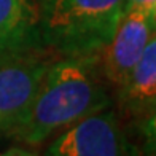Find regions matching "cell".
Returning <instances> with one entry per match:
<instances>
[{
  "label": "cell",
  "instance_id": "4",
  "mask_svg": "<svg viewBox=\"0 0 156 156\" xmlns=\"http://www.w3.org/2000/svg\"><path fill=\"white\" fill-rule=\"evenodd\" d=\"M45 156H129V147L115 113L105 108L59 132Z\"/></svg>",
  "mask_w": 156,
  "mask_h": 156
},
{
  "label": "cell",
  "instance_id": "5",
  "mask_svg": "<svg viewBox=\"0 0 156 156\" xmlns=\"http://www.w3.org/2000/svg\"><path fill=\"white\" fill-rule=\"evenodd\" d=\"M154 30L156 24L150 15L140 10H124L113 37L99 53L105 81L118 89L123 86Z\"/></svg>",
  "mask_w": 156,
  "mask_h": 156
},
{
  "label": "cell",
  "instance_id": "6",
  "mask_svg": "<svg viewBox=\"0 0 156 156\" xmlns=\"http://www.w3.org/2000/svg\"><path fill=\"white\" fill-rule=\"evenodd\" d=\"M38 23L40 0H0V53L45 48Z\"/></svg>",
  "mask_w": 156,
  "mask_h": 156
},
{
  "label": "cell",
  "instance_id": "10",
  "mask_svg": "<svg viewBox=\"0 0 156 156\" xmlns=\"http://www.w3.org/2000/svg\"><path fill=\"white\" fill-rule=\"evenodd\" d=\"M0 156H37V154L21 147H11L8 150H5L3 153H0Z\"/></svg>",
  "mask_w": 156,
  "mask_h": 156
},
{
  "label": "cell",
  "instance_id": "9",
  "mask_svg": "<svg viewBox=\"0 0 156 156\" xmlns=\"http://www.w3.org/2000/svg\"><path fill=\"white\" fill-rule=\"evenodd\" d=\"M124 10H140L150 15L156 24V0H124Z\"/></svg>",
  "mask_w": 156,
  "mask_h": 156
},
{
  "label": "cell",
  "instance_id": "8",
  "mask_svg": "<svg viewBox=\"0 0 156 156\" xmlns=\"http://www.w3.org/2000/svg\"><path fill=\"white\" fill-rule=\"evenodd\" d=\"M147 156H156V108L145 116L140 126Z\"/></svg>",
  "mask_w": 156,
  "mask_h": 156
},
{
  "label": "cell",
  "instance_id": "1",
  "mask_svg": "<svg viewBox=\"0 0 156 156\" xmlns=\"http://www.w3.org/2000/svg\"><path fill=\"white\" fill-rule=\"evenodd\" d=\"M108 105L99 56H58L29 108L6 134L35 147Z\"/></svg>",
  "mask_w": 156,
  "mask_h": 156
},
{
  "label": "cell",
  "instance_id": "2",
  "mask_svg": "<svg viewBox=\"0 0 156 156\" xmlns=\"http://www.w3.org/2000/svg\"><path fill=\"white\" fill-rule=\"evenodd\" d=\"M124 13V0H40L41 43L56 56H99Z\"/></svg>",
  "mask_w": 156,
  "mask_h": 156
},
{
  "label": "cell",
  "instance_id": "7",
  "mask_svg": "<svg viewBox=\"0 0 156 156\" xmlns=\"http://www.w3.org/2000/svg\"><path fill=\"white\" fill-rule=\"evenodd\" d=\"M118 93L121 104L132 113L148 115L156 108V30Z\"/></svg>",
  "mask_w": 156,
  "mask_h": 156
},
{
  "label": "cell",
  "instance_id": "3",
  "mask_svg": "<svg viewBox=\"0 0 156 156\" xmlns=\"http://www.w3.org/2000/svg\"><path fill=\"white\" fill-rule=\"evenodd\" d=\"M56 58L48 48L0 53V132L23 118Z\"/></svg>",
  "mask_w": 156,
  "mask_h": 156
}]
</instances>
